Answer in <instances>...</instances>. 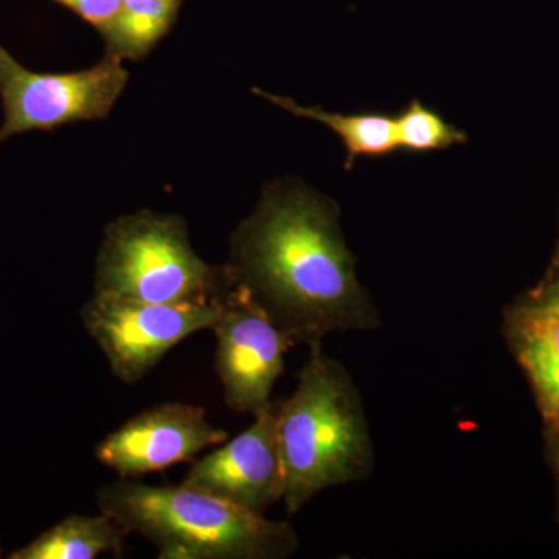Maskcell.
<instances>
[{
  "label": "cell",
  "mask_w": 559,
  "mask_h": 559,
  "mask_svg": "<svg viewBox=\"0 0 559 559\" xmlns=\"http://www.w3.org/2000/svg\"><path fill=\"white\" fill-rule=\"evenodd\" d=\"M231 286L297 344L373 330L380 314L356 277L333 204L297 183H275L230 237Z\"/></svg>",
  "instance_id": "1"
},
{
  "label": "cell",
  "mask_w": 559,
  "mask_h": 559,
  "mask_svg": "<svg viewBox=\"0 0 559 559\" xmlns=\"http://www.w3.org/2000/svg\"><path fill=\"white\" fill-rule=\"evenodd\" d=\"M310 358L289 399L277 403V436L285 473L289 516L323 489L369 476L373 448L358 390L347 370L331 359L322 342H312Z\"/></svg>",
  "instance_id": "2"
},
{
  "label": "cell",
  "mask_w": 559,
  "mask_h": 559,
  "mask_svg": "<svg viewBox=\"0 0 559 559\" xmlns=\"http://www.w3.org/2000/svg\"><path fill=\"white\" fill-rule=\"evenodd\" d=\"M97 503L128 533L150 540L160 559H283L299 550L288 522L189 485L119 479L98 489Z\"/></svg>",
  "instance_id": "3"
},
{
  "label": "cell",
  "mask_w": 559,
  "mask_h": 559,
  "mask_svg": "<svg viewBox=\"0 0 559 559\" xmlns=\"http://www.w3.org/2000/svg\"><path fill=\"white\" fill-rule=\"evenodd\" d=\"M94 289L145 304H212L229 294L231 283L226 267L194 252L182 216L140 210L106 227Z\"/></svg>",
  "instance_id": "4"
},
{
  "label": "cell",
  "mask_w": 559,
  "mask_h": 559,
  "mask_svg": "<svg viewBox=\"0 0 559 559\" xmlns=\"http://www.w3.org/2000/svg\"><path fill=\"white\" fill-rule=\"evenodd\" d=\"M128 81L130 70L114 55L79 72L39 73L24 68L0 43V143L25 132L106 119Z\"/></svg>",
  "instance_id": "5"
},
{
  "label": "cell",
  "mask_w": 559,
  "mask_h": 559,
  "mask_svg": "<svg viewBox=\"0 0 559 559\" xmlns=\"http://www.w3.org/2000/svg\"><path fill=\"white\" fill-rule=\"evenodd\" d=\"M224 299L212 304H145L94 294L83 305L81 320L114 377L134 385L180 342L212 330Z\"/></svg>",
  "instance_id": "6"
},
{
  "label": "cell",
  "mask_w": 559,
  "mask_h": 559,
  "mask_svg": "<svg viewBox=\"0 0 559 559\" xmlns=\"http://www.w3.org/2000/svg\"><path fill=\"white\" fill-rule=\"evenodd\" d=\"M212 331L224 401L240 414H260L271 406L272 390L285 370L286 353L297 342L234 286Z\"/></svg>",
  "instance_id": "7"
},
{
  "label": "cell",
  "mask_w": 559,
  "mask_h": 559,
  "mask_svg": "<svg viewBox=\"0 0 559 559\" xmlns=\"http://www.w3.org/2000/svg\"><path fill=\"white\" fill-rule=\"evenodd\" d=\"M227 439L229 433L209 421L204 407L162 403L109 432L95 448V459L120 479H132L193 462Z\"/></svg>",
  "instance_id": "8"
},
{
  "label": "cell",
  "mask_w": 559,
  "mask_h": 559,
  "mask_svg": "<svg viewBox=\"0 0 559 559\" xmlns=\"http://www.w3.org/2000/svg\"><path fill=\"white\" fill-rule=\"evenodd\" d=\"M183 485L263 514L283 500L285 473L277 436V403L253 415L235 439L191 462Z\"/></svg>",
  "instance_id": "9"
},
{
  "label": "cell",
  "mask_w": 559,
  "mask_h": 559,
  "mask_svg": "<svg viewBox=\"0 0 559 559\" xmlns=\"http://www.w3.org/2000/svg\"><path fill=\"white\" fill-rule=\"evenodd\" d=\"M511 341L527 371L540 409L559 419V314L525 305L511 318Z\"/></svg>",
  "instance_id": "10"
},
{
  "label": "cell",
  "mask_w": 559,
  "mask_h": 559,
  "mask_svg": "<svg viewBox=\"0 0 559 559\" xmlns=\"http://www.w3.org/2000/svg\"><path fill=\"white\" fill-rule=\"evenodd\" d=\"M127 532L108 514H70L40 533L27 546L10 551V559H94L112 554L121 557Z\"/></svg>",
  "instance_id": "11"
},
{
  "label": "cell",
  "mask_w": 559,
  "mask_h": 559,
  "mask_svg": "<svg viewBox=\"0 0 559 559\" xmlns=\"http://www.w3.org/2000/svg\"><path fill=\"white\" fill-rule=\"evenodd\" d=\"M260 97L266 98L272 105L288 110L301 119H311L326 124L344 140L347 148L348 167H352L356 157H380L399 148L396 143V119L382 116V114H344L329 112L320 108H305L288 97L271 95L267 92L253 90Z\"/></svg>",
  "instance_id": "12"
},
{
  "label": "cell",
  "mask_w": 559,
  "mask_h": 559,
  "mask_svg": "<svg viewBox=\"0 0 559 559\" xmlns=\"http://www.w3.org/2000/svg\"><path fill=\"white\" fill-rule=\"evenodd\" d=\"M183 0H123L120 16L102 33L106 53L142 60L170 33Z\"/></svg>",
  "instance_id": "13"
},
{
  "label": "cell",
  "mask_w": 559,
  "mask_h": 559,
  "mask_svg": "<svg viewBox=\"0 0 559 559\" xmlns=\"http://www.w3.org/2000/svg\"><path fill=\"white\" fill-rule=\"evenodd\" d=\"M465 142V134L447 123L439 114L414 102L396 119V143L399 148L426 153L450 148L455 143Z\"/></svg>",
  "instance_id": "14"
},
{
  "label": "cell",
  "mask_w": 559,
  "mask_h": 559,
  "mask_svg": "<svg viewBox=\"0 0 559 559\" xmlns=\"http://www.w3.org/2000/svg\"><path fill=\"white\" fill-rule=\"evenodd\" d=\"M105 33L120 16L123 0H50Z\"/></svg>",
  "instance_id": "15"
},
{
  "label": "cell",
  "mask_w": 559,
  "mask_h": 559,
  "mask_svg": "<svg viewBox=\"0 0 559 559\" xmlns=\"http://www.w3.org/2000/svg\"><path fill=\"white\" fill-rule=\"evenodd\" d=\"M530 307L559 314V278L549 283L539 294H536Z\"/></svg>",
  "instance_id": "16"
},
{
  "label": "cell",
  "mask_w": 559,
  "mask_h": 559,
  "mask_svg": "<svg viewBox=\"0 0 559 559\" xmlns=\"http://www.w3.org/2000/svg\"><path fill=\"white\" fill-rule=\"evenodd\" d=\"M551 426H554L555 465H557L558 476H559V419H557V421H551Z\"/></svg>",
  "instance_id": "17"
},
{
  "label": "cell",
  "mask_w": 559,
  "mask_h": 559,
  "mask_svg": "<svg viewBox=\"0 0 559 559\" xmlns=\"http://www.w3.org/2000/svg\"><path fill=\"white\" fill-rule=\"evenodd\" d=\"M555 266H559V249H558V253H557V261H555Z\"/></svg>",
  "instance_id": "18"
}]
</instances>
